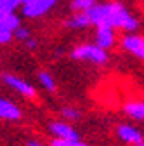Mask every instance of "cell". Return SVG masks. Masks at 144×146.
Masks as SVG:
<instances>
[{"instance_id": "obj_13", "label": "cell", "mask_w": 144, "mask_h": 146, "mask_svg": "<svg viewBox=\"0 0 144 146\" xmlns=\"http://www.w3.org/2000/svg\"><path fill=\"white\" fill-rule=\"evenodd\" d=\"M97 2L96 0H71L69 7L73 12H89Z\"/></svg>"}, {"instance_id": "obj_17", "label": "cell", "mask_w": 144, "mask_h": 146, "mask_svg": "<svg viewBox=\"0 0 144 146\" xmlns=\"http://www.w3.org/2000/svg\"><path fill=\"white\" fill-rule=\"evenodd\" d=\"M61 117L64 120H78L80 118V111H78L77 108L64 106V108H61Z\"/></svg>"}, {"instance_id": "obj_9", "label": "cell", "mask_w": 144, "mask_h": 146, "mask_svg": "<svg viewBox=\"0 0 144 146\" xmlns=\"http://www.w3.org/2000/svg\"><path fill=\"white\" fill-rule=\"evenodd\" d=\"M21 118V110L17 108L12 101L0 98V120H19Z\"/></svg>"}, {"instance_id": "obj_19", "label": "cell", "mask_w": 144, "mask_h": 146, "mask_svg": "<svg viewBox=\"0 0 144 146\" xmlns=\"http://www.w3.org/2000/svg\"><path fill=\"white\" fill-rule=\"evenodd\" d=\"M14 38V33L5 30L4 26H0V45H4V44H9L11 40Z\"/></svg>"}, {"instance_id": "obj_12", "label": "cell", "mask_w": 144, "mask_h": 146, "mask_svg": "<svg viewBox=\"0 0 144 146\" xmlns=\"http://www.w3.org/2000/svg\"><path fill=\"white\" fill-rule=\"evenodd\" d=\"M0 26L14 33L17 28H21V19L16 12H0Z\"/></svg>"}, {"instance_id": "obj_20", "label": "cell", "mask_w": 144, "mask_h": 146, "mask_svg": "<svg viewBox=\"0 0 144 146\" xmlns=\"http://www.w3.org/2000/svg\"><path fill=\"white\" fill-rule=\"evenodd\" d=\"M26 146H45L42 141H38V139H28L26 141Z\"/></svg>"}, {"instance_id": "obj_4", "label": "cell", "mask_w": 144, "mask_h": 146, "mask_svg": "<svg viewBox=\"0 0 144 146\" xmlns=\"http://www.w3.org/2000/svg\"><path fill=\"white\" fill-rule=\"evenodd\" d=\"M2 82H4L7 87H11L12 90H16L17 94H21V96H24V98H28V99H31V98L37 96V90L33 89V85H31V84H28L26 80L19 78L17 75L4 73V75H2Z\"/></svg>"}, {"instance_id": "obj_10", "label": "cell", "mask_w": 144, "mask_h": 146, "mask_svg": "<svg viewBox=\"0 0 144 146\" xmlns=\"http://www.w3.org/2000/svg\"><path fill=\"white\" fill-rule=\"evenodd\" d=\"M90 25H92V21H90L89 12H73V16H69L64 21V26L71 28V30H83Z\"/></svg>"}, {"instance_id": "obj_16", "label": "cell", "mask_w": 144, "mask_h": 146, "mask_svg": "<svg viewBox=\"0 0 144 146\" xmlns=\"http://www.w3.org/2000/svg\"><path fill=\"white\" fill-rule=\"evenodd\" d=\"M50 146H90L80 139H52Z\"/></svg>"}, {"instance_id": "obj_21", "label": "cell", "mask_w": 144, "mask_h": 146, "mask_svg": "<svg viewBox=\"0 0 144 146\" xmlns=\"http://www.w3.org/2000/svg\"><path fill=\"white\" fill-rule=\"evenodd\" d=\"M139 146H144V143H142V144H139Z\"/></svg>"}, {"instance_id": "obj_2", "label": "cell", "mask_w": 144, "mask_h": 146, "mask_svg": "<svg viewBox=\"0 0 144 146\" xmlns=\"http://www.w3.org/2000/svg\"><path fill=\"white\" fill-rule=\"evenodd\" d=\"M69 58L75 61H85L92 64H106L108 50L101 49L97 44H82L69 52Z\"/></svg>"}, {"instance_id": "obj_15", "label": "cell", "mask_w": 144, "mask_h": 146, "mask_svg": "<svg viewBox=\"0 0 144 146\" xmlns=\"http://www.w3.org/2000/svg\"><path fill=\"white\" fill-rule=\"evenodd\" d=\"M23 5V0H0V12H14Z\"/></svg>"}, {"instance_id": "obj_7", "label": "cell", "mask_w": 144, "mask_h": 146, "mask_svg": "<svg viewBox=\"0 0 144 146\" xmlns=\"http://www.w3.org/2000/svg\"><path fill=\"white\" fill-rule=\"evenodd\" d=\"M116 134H118V137H120L123 143H127V144H135V146H139V144L144 143V136L141 134V131L135 129V127H132V125H127V123L118 125Z\"/></svg>"}, {"instance_id": "obj_11", "label": "cell", "mask_w": 144, "mask_h": 146, "mask_svg": "<svg viewBox=\"0 0 144 146\" xmlns=\"http://www.w3.org/2000/svg\"><path fill=\"white\" fill-rule=\"evenodd\" d=\"M123 111L127 117H130L134 120L144 122V101H129L123 106Z\"/></svg>"}, {"instance_id": "obj_14", "label": "cell", "mask_w": 144, "mask_h": 146, "mask_svg": "<svg viewBox=\"0 0 144 146\" xmlns=\"http://www.w3.org/2000/svg\"><path fill=\"white\" fill-rule=\"evenodd\" d=\"M38 80H40V85L45 90H49V92H54V90H56V80H54V77L49 71H40L38 73Z\"/></svg>"}, {"instance_id": "obj_18", "label": "cell", "mask_w": 144, "mask_h": 146, "mask_svg": "<svg viewBox=\"0 0 144 146\" xmlns=\"http://www.w3.org/2000/svg\"><path fill=\"white\" fill-rule=\"evenodd\" d=\"M14 38H17V40H19V42H23V44H26L28 40H31L33 38V36H31V33L26 30V28H17L16 31H14Z\"/></svg>"}, {"instance_id": "obj_8", "label": "cell", "mask_w": 144, "mask_h": 146, "mask_svg": "<svg viewBox=\"0 0 144 146\" xmlns=\"http://www.w3.org/2000/svg\"><path fill=\"white\" fill-rule=\"evenodd\" d=\"M116 42V35H115V28H110V26H99L97 31H96V44L108 50L111 49Z\"/></svg>"}, {"instance_id": "obj_5", "label": "cell", "mask_w": 144, "mask_h": 146, "mask_svg": "<svg viewBox=\"0 0 144 146\" xmlns=\"http://www.w3.org/2000/svg\"><path fill=\"white\" fill-rule=\"evenodd\" d=\"M122 49L130 52L132 56H135L137 59L144 61V36L135 35V33H127L122 36Z\"/></svg>"}, {"instance_id": "obj_1", "label": "cell", "mask_w": 144, "mask_h": 146, "mask_svg": "<svg viewBox=\"0 0 144 146\" xmlns=\"http://www.w3.org/2000/svg\"><path fill=\"white\" fill-rule=\"evenodd\" d=\"M89 16H90V21L96 28L110 26L115 30H123L127 33H132L139 28L137 17L120 2L96 4L89 11Z\"/></svg>"}, {"instance_id": "obj_3", "label": "cell", "mask_w": 144, "mask_h": 146, "mask_svg": "<svg viewBox=\"0 0 144 146\" xmlns=\"http://www.w3.org/2000/svg\"><path fill=\"white\" fill-rule=\"evenodd\" d=\"M56 4H57V0H24L21 9H23V14L26 17L35 19V17L47 14Z\"/></svg>"}, {"instance_id": "obj_6", "label": "cell", "mask_w": 144, "mask_h": 146, "mask_svg": "<svg viewBox=\"0 0 144 146\" xmlns=\"http://www.w3.org/2000/svg\"><path fill=\"white\" fill-rule=\"evenodd\" d=\"M49 131L54 136V139H80V134L73 129V125L66 122H50Z\"/></svg>"}]
</instances>
